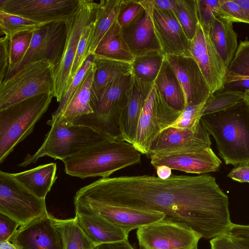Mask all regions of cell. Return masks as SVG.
Returning a JSON list of instances; mask_svg holds the SVG:
<instances>
[{
	"mask_svg": "<svg viewBox=\"0 0 249 249\" xmlns=\"http://www.w3.org/2000/svg\"><path fill=\"white\" fill-rule=\"evenodd\" d=\"M82 197L109 205L165 215L163 221L190 229L205 239L224 235L232 222L228 196L212 176L176 175L101 178L81 188Z\"/></svg>",
	"mask_w": 249,
	"mask_h": 249,
	"instance_id": "obj_1",
	"label": "cell"
},
{
	"mask_svg": "<svg viewBox=\"0 0 249 249\" xmlns=\"http://www.w3.org/2000/svg\"><path fill=\"white\" fill-rule=\"evenodd\" d=\"M200 121L227 164H249V108L244 100L226 110L202 115Z\"/></svg>",
	"mask_w": 249,
	"mask_h": 249,
	"instance_id": "obj_2",
	"label": "cell"
},
{
	"mask_svg": "<svg viewBox=\"0 0 249 249\" xmlns=\"http://www.w3.org/2000/svg\"><path fill=\"white\" fill-rule=\"evenodd\" d=\"M141 154L130 143L106 140L62 160L65 173L81 178H108L114 172L140 163Z\"/></svg>",
	"mask_w": 249,
	"mask_h": 249,
	"instance_id": "obj_3",
	"label": "cell"
},
{
	"mask_svg": "<svg viewBox=\"0 0 249 249\" xmlns=\"http://www.w3.org/2000/svg\"><path fill=\"white\" fill-rule=\"evenodd\" d=\"M131 73L112 81L100 92L91 95L93 113L75 119L72 124L91 128L110 140H122L119 122L126 107L133 82Z\"/></svg>",
	"mask_w": 249,
	"mask_h": 249,
	"instance_id": "obj_4",
	"label": "cell"
},
{
	"mask_svg": "<svg viewBox=\"0 0 249 249\" xmlns=\"http://www.w3.org/2000/svg\"><path fill=\"white\" fill-rule=\"evenodd\" d=\"M53 94H42L0 109V163L33 131Z\"/></svg>",
	"mask_w": 249,
	"mask_h": 249,
	"instance_id": "obj_5",
	"label": "cell"
},
{
	"mask_svg": "<svg viewBox=\"0 0 249 249\" xmlns=\"http://www.w3.org/2000/svg\"><path fill=\"white\" fill-rule=\"evenodd\" d=\"M47 124L51 127L42 145L35 154L27 156L18 164L19 166L25 167L34 163L44 156L62 161L88 147L110 140L106 136L84 125L68 124L58 120H49Z\"/></svg>",
	"mask_w": 249,
	"mask_h": 249,
	"instance_id": "obj_6",
	"label": "cell"
},
{
	"mask_svg": "<svg viewBox=\"0 0 249 249\" xmlns=\"http://www.w3.org/2000/svg\"><path fill=\"white\" fill-rule=\"evenodd\" d=\"M42 94H53V67L35 61L23 65L0 83V109Z\"/></svg>",
	"mask_w": 249,
	"mask_h": 249,
	"instance_id": "obj_7",
	"label": "cell"
},
{
	"mask_svg": "<svg viewBox=\"0 0 249 249\" xmlns=\"http://www.w3.org/2000/svg\"><path fill=\"white\" fill-rule=\"evenodd\" d=\"M99 4V2L92 0H80L73 17L66 22L67 38L64 51L60 62L53 69L54 97L59 103L72 81L71 71L82 34L95 20Z\"/></svg>",
	"mask_w": 249,
	"mask_h": 249,
	"instance_id": "obj_8",
	"label": "cell"
},
{
	"mask_svg": "<svg viewBox=\"0 0 249 249\" xmlns=\"http://www.w3.org/2000/svg\"><path fill=\"white\" fill-rule=\"evenodd\" d=\"M0 213L26 226L47 214L45 199L18 181L11 173L0 171Z\"/></svg>",
	"mask_w": 249,
	"mask_h": 249,
	"instance_id": "obj_9",
	"label": "cell"
},
{
	"mask_svg": "<svg viewBox=\"0 0 249 249\" xmlns=\"http://www.w3.org/2000/svg\"><path fill=\"white\" fill-rule=\"evenodd\" d=\"M181 113L166 104L154 84L142 108L132 145L141 154L147 155L156 137L171 126Z\"/></svg>",
	"mask_w": 249,
	"mask_h": 249,
	"instance_id": "obj_10",
	"label": "cell"
},
{
	"mask_svg": "<svg viewBox=\"0 0 249 249\" xmlns=\"http://www.w3.org/2000/svg\"><path fill=\"white\" fill-rule=\"evenodd\" d=\"M75 214H96L115 224L127 233L134 229L163 220L164 213L103 203L75 195Z\"/></svg>",
	"mask_w": 249,
	"mask_h": 249,
	"instance_id": "obj_11",
	"label": "cell"
},
{
	"mask_svg": "<svg viewBox=\"0 0 249 249\" xmlns=\"http://www.w3.org/2000/svg\"><path fill=\"white\" fill-rule=\"evenodd\" d=\"M140 249H198L202 236L178 224L160 221L138 229Z\"/></svg>",
	"mask_w": 249,
	"mask_h": 249,
	"instance_id": "obj_12",
	"label": "cell"
},
{
	"mask_svg": "<svg viewBox=\"0 0 249 249\" xmlns=\"http://www.w3.org/2000/svg\"><path fill=\"white\" fill-rule=\"evenodd\" d=\"M80 0H0V11L44 24L67 22L79 6Z\"/></svg>",
	"mask_w": 249,
	"mask_h": 249,
	"instance_id": "obj_13",
	"label": "cell"
},
{
	"mask_svg": "<svg viewBox=\"0 0 249 249\" xmlns=\"http://www.w3.org/2000/svg\"><path fill=\"white\" fill-rule=\"evenodd\" d=\"M192 56L199 68L213 94L224 89L228 67L215 48L209 30L198 22L195 36L191 40Z\"/></svg>",
	"mask_w": 249,
	"mask_h": 249,
	"instance_id": "obj_14",
	"label": "cell"
},
{
	"mask_svg": "<svg viewBox=\"0 0 249 249\" xmlns=\"http://www.w3.org/2000/svg\"><path fill=\"white\" fill-rule=\"evenodd\" d=\"M66 38L64 21L47 23L34 31L29 48L14 72L27 63L38 61L49 62L53 69L61 60Z\"/></svg>",
	"mask_w": 249,
	"mask_h": 249,
	"instance_id": "obj_15",
	"label": "cell"
},
{
	"mask_svg": "<svg viewBox=\"0 0 249 249\" xmlns=\"http://www.w3.org/2000/svg\"><path fill=\"white\" fill-rule=\"evenodd\" d=\"M148 157L155 168L165 165L173 170L201 175L218 170L221 164L211 146L160 152Z\"/></svg>",
	"mask_w": 249,
	"mask_h": 249,
	"instance_id": "obj_16",
	"label": "cell"
},
{
	"mask_svg": "<svg viewBox=\"0 0 249 249\" xmlns=\"http://www.w3.org/2000/svg\"><path fill=\"white\" fill-rule=\"evenodd\" d=\"M152 18L156 36L165 56L192 57L191 40L172 11L153 8Z\"/></svg>",
	"mask_w": 249,
	"mask_h": 249,
	"instance_id": "obj_17",
	"label": "cell"
},
{
	"mask_svg": "<svg viewBox=\"0 0 249 249\" xmlns=\"http://www.w3.org/2000/svg\"><path fill=\"white\" fill-rule=\"evenodd\" d=\"M165 57L182 87L185 107L205 103L211 95L210 90L193 58L172 55Z\"/></svg>",
	"mask_w": 249,
	"mask_h": 249,
	"instance_id": "obj_18",
	"label": "cell"
},
{
	"mask_svg": "<svg viewBox=\"0 0 249 249\" xmlns=\"http://www.w3.org/2000/svg\"><path fill=\"white\" fill-rule=\"evenodd\" d=\"M210 134L201 122L196 129L170 126L161 131L152 142L147 155L211 146Z\"/></svg>",
	"mask_w": 249,
	"mask_h": 249,
	"instance_id": "obj_19",
	"label": "cell"
},
{
	"mask_svg": "<svg viewBox=\"0 0 249 249\" xmlns=\"http://www.w3.org/2000/svg\"><path fill=\"white\" fill-rule=\"evenodd\" d=\"M9 241L18 249H63L61 236L49 213L20 227Z\"/></svg>",
	"mask_w": 249,
	"mask_h": 249,
	"instance_id": "obj_20",
	"label": "cell"
},
{
	"mask_svg": "<svg viewBox=\"0 0 249 249\" xmlns=\"http://www.w3.org/2000/svg\"><path fill=\"white\" fill-rule=\"evenodd\" d=\"M140 1L144 8L143 16L137 22L122 31L123 36L134 57L153 52L162 53L152 20L153 8L143 0Z\"/></svg>",
	"mask_w": 249,
	"mask_h": 249,
	"instance_id": "obj_21",
	"label": "cell"
},
{
	"mask_svg": "<svg viewBox=\"0 0 249 249\" xmlns=\"http://www.w3.org/2000/svg\"><path fill=\"white\" fill-rule=\"evenodd\" d=\"M154 84L142 82L133 76L128 102L119 122L123 141L133 143L142 108Z\"/></svg>",
	"mask_w": 249,
	"mask_h": 249,
	"instance_id": "obj_22",
	"label": "cell"
},
{
	"mask_svg": "<svg viewBox=\"0 0 249 249\" xmlns=\"http://www.w3.org/2000/svg\"><path fill=\"white\" fill-rule=\"evenodd\" d=\"M76 221L96 246L128 240L129 233L119 226L96 214H75Z\"/></svg>",
	"mask_w": 249,
	"mask_h": 249,
	"instance_id": "obj_23",
	"label": "cell"
},
{
	"mask_svg": "<svg viewBox=\"0 0 249 249\" xmlns=\"http://www.w3.org/2000/svg\"><path fill=\"white\" fill-rule=\"evenodd\" d=\"M95 73L92 62L85 79L60 114L51 121L58 120L68 124L82 116L93 113L90 105L91 90Z\"/></svg>",
	"mask_w": 249,
	"mask_h": 249,
	"instance_id": "obj_24",
	"label": "cell"
},
{
	"mask_svg": "<svg viewBox=\"0 0 249 249\" xmlns=\"http://www.w3.org/2000/svg\"><path fill=\"white\" fill-rule=\"evenodd\" d=\"M56 163L52 162L11 175L33 194L45 199L56 179Z\"/></svg>",
	"mask_w": 249,
	"mask_h": 249,
	"instance_id": "obj_25",
	"label": "cell"
},
{
	"mask_svg": "<svg viewBox=\"0 0 249 249\" xmlns=\"http://www.w3.org/2000/svg\"><path fill=\"white\" fill-rule=\"evenodd\" d=\"M154 85L170 107L179 112L183 110L185 107L183 91L165 56Z\"/></svg>",
	"mask_w": 249,
	"mask_h": 249,
	"instance_id": "obj_26",
	"label": "cell"
},
{
	"mask_svg": "<svg viewBox=\"0 0 249 249\" xmlns=\"http://www.w3.org/2000/svg\"><path fill=\"white\" fill-rule=\"evenodd\" d=\"M232 23L216 17L209 28L211 39L228 67L238 46L237 35L234 30Z\"/></svg>",
	"mask_w": 249,
	"mask_h": 249,
	"instance_id": "obj_27",
	"label": "cell"
},
{
	"mask_svg": "<svg viewBox=\"0 0 249 249\" xmlns=\"http://www.w3.org/2000/svg\"><path fill=\"white\" fill-rule=\"evenodd\" d=\"M93 54L130 64L135 59L117 20L101 39Z\"/></svg>",
	"mask_w": 249,
	"mask_h": 249,
	"instance_id": "obj_28",
	"label": "cell"
},
{
	"mask_svg": "<svg viewBox=\"0 0 249 249\" xmlns=\"http://www.w3.org/2000/svg\"><path fill=\"white\" fill-rule=\"evenodd\" d=\"M95 73L91 95L100 92L117 78L131 73V64L93 54Z\"/></svg>",
	"mask_w": 249,
	"mask_h": 249,
	"instance_id": "obj_29",
	"label": "cell"
},
{
	"mask_svg": "<svg viewBox=\"0 0 249 249\" xmlns=\"http://www.w3.org/2000/svg\"><path fill=\"white\" fill-rule=\"evenodd\" d=\"M235 88H244L245 90L249 89V40L240 41L233 58L228 67L224 89Z\"/></svg>",
	"mask_w": 249,
	"mask_h": 249,
	"instance_id": "obj_30",
	"label": "cell"
},
{
	"mask_svg": "<svg viewBox=\"0 0 249 249\" xmlns=\"http://www.w3.org/2000/svg\"><path fill=\"white\" fill-rule=\"evenodd\" d=\"M120 2L121 0L99 1L89 46V56L93 55L101 39L116 21Z\"/></svg>",
	"mask_w": 249,
	"mask_h": 249,
	"instance_id": "obj_31",
	"label": "cell"
},
{
	"mask_svg": "<svg viewBox=\"0 0 249 249\" xmlns=\"http://www.w3.org/2000/svg\"><path fill=\"white\" fill-rule=\"evenodd\" d=\"M52 220L59 232L63 249H94L95 246L78 225L75 217L58 219L51 215Z\"/></svg>",
	"mask_w": 249,
	"mask_h": 249,
	"instance_id": "obj_32",
	"label": "cell"
},
{
	"mask_svg": "<svg viewBox=\"0 0 249 249\" xmlns=\"http://www.w3.org/2000/svg\"><path fill=\"white\" fill-rule=\"evenodd\" d=\"M164 58L163 53L159 52H153L135 57L131 64L132 75L142 82L154 83Z\"/></svg>",
	"mask_w": 249,
	"mask_h": 249,
	"instance_id": "obj_33",
	"label": "cell"
},
{
	"mask_svg": "<svg viewBox=\"0 0 249 249\" xmlns=\"http://www.w3.org/2000/svg\"><path fill=\"white\" fill-rule=\"evenodd\" d=\"M173 12L187 37L191 40L195 36L199 22L196 0H177Z\"/></svg>",
	"mask_w": 249,
	"mask_h": 249,
	"instance_id": "obj_34",
	"label": "cell"
},
{
	"mask_svg": "<svg viewBox=\"0 0 249 249\" xmlns=\"http://www.w3.org/2000/svg\"><path fill=\"white\" fill-rule=\"evenodd\" d=\"M44 24H46L0 11L1 35L9 37L23 32H33Z\"/></svg>",
	"mask_w": 249,
	"mask_h": 249,
	"instance_id": "obj_35",
	"label": "cell"
},
{
	"mask_svg": "<svg viewBox=\"0 0 249 249\" xmlns=\"http://www.w3.org/2000/svg\"><path fill=\"white\" fill-rule=\"evenodd\" d=\"M244 91L237 89L223 90L211 94L205 103L203 115L226 110L244 98Z\"/></svg>",
	"mask_w": 249,
	"mask_h": 249,
	"instance_id": "obj_36",
	"label": "cell"
},
{
	"mask_svg": "<svg viewBox=\"0 0 249 249\" xmlns=\"http://www.w3.org/2000/svg\"><path fill=\"white\" fill-rule=\"evenodd\" d=\"M33 33L32 32H23L10 37V67L7 77L16 71L26 54Z\"/></svg>",
	"mask_w": 249,
	"mask_h": 249,
	"instance_id": "obj_37",
	"label": "cell"
},
{
	"mask_svg": "<svg viewBox=\"0 0 249 249\" xmlns=\"http://www.w3.org/2000/svg\"><path fill=\"white\" fill-rule=\"evenodd\" d=\"M144 8L139 0H121L117 22L122 31L137 22L143 15Z\"/></svg>",
	"mask_w": 249,
	"mask_h": 249,
	"instance_id": "obj_38",
	"label": "cell"
},
{
	"mask_svg": "<svg viewBox=\"0 0 249 249\" xmlns=\"http://www.w3.org/2000/svg\"><path fill=\"white\" fill-rule=\"evenodd\" d=\"M94 21L87 26L81 36L71 71L72 81L85 61L90 56L89 55L88 52L92 36Z\"/></svg>",
	"mask_w": 249,
	"mask_h": 249,
	"instance_id": "obj_39",
	"label": "cell"
},
{
	"mask_svg": "<svg viewBox=\"0 0 249 249\" xmlns=\"http://www.w3.org/2000/svg\"><path fill=\"white\" fill-rule=\"evenodd\" d=\"M205 103L196 106H186L171 126L196 129L201 124Z\"/></svg>",
	"mask_w": 249,
	"mask_h": 249,
	"instance_id": "obj_40",
	"label": "cell"
},
{
	"mask_svg": "<svg viewBox=\"0 0 249 249\" xmlns=\"http://www.w3.org/2000/svg\"><path fill=\"white\" fill-rule=\"evenodd\" d=\"M93 59V55H90L75 74L69 88L65 93L61 101L59 103V106L57 109L53 113L52 119L55 118L60 114L82 83L92 64Z\"/></svg>",
	"mask_w": 249,
	"mask_h": 249,
	"instance_id": "obj_41",
	"label": "cell"
},
{
	"mask_svg": "<svg viewBox=\"0 0 249 249\" xmlns=\"http://www.w3.org/2000/svg\"><path fill=\"white\" fill-rule=\"evenodd\" d=\"M217 17L232 23L249 24V14L234 0H220Z\"/></svg>",
	"mask_w": 249,
	"mask_h": 249,
	"instance_id": "obj_42",
	"label": "cell"
},
{
	"mask_svg": "<svg viewBox=\"0 0 249 249\" xmlns=\"http://www.w3.org/2000/svg\"><path fill=\"white\" fill-rule=\"evenodd\" d=\"M196 3L199 23L209 30L213 19L217 17L220 0H196Z\"/></svg>",
	"mask_w": 249,
	"mask_h": 249,
	"instance_id": "obj_43",
	"label": "cell"
},
{
	"mask_svg": "<svg viewBox=\"0 0 249 249\" xmlns=\"http://www.w3.org/2000/svg\"><path fill=\"white\" fill-rule=\"evenodd\" d=\"M236 249H249V224L231 223L225 233Z\"/></svg>",
	"mask_w": 249,
	"mask_h": 249,
	"instance_id": "obj_44",
	"label": "cell"
},
{
	"mask_svg": "<svg viewBox=\"0 0 249 249\" xmlns=\"http://www.w3.org/2000/svg\"><path fill=\"white\" fill-rule=\"evenodd\" d=\"M10 67V37L3 36L0 38V83L8 76Z\"/></svg>",
	"mask_w": 249,
	"mask_h": 249,
	"instance_id": "obj_45",
	"label": "cell"
},
{
	"mask_svg": "<svg viewBox=\"0 0 249 249\" xmlns=\"http://www.w3.org/2000/svg\"><path fill=\"white\" fill-rule=\"evenodd\" d=\"M18 227L20 225L18 222L0 213V241H9Z\"/></svg>",
	"mask_w": 249,
	"mask_h": 249,
	"instance_id": "obj_46",
	"label": "cell"
},
{
	"mask_svg": "<svg viewBox=\"0 0 249 249\" xmlns=\"http://www.w3.org/2000/svg\"><path fill=\"white\" fill-rule=\"evenodd\" d=\"M228 176L240 182H249V164L239 165L233 168Z\"/></svg>",
	"mask_w": 249,
	"mask_h": 249,
	"instance_id": "obj_47",
	"label": "cell"
},
{
	"mask_svg": "<svg viewBox=\"0 0 249 249\" xmlns=\"http://www.w3.org/2000/svg\"><path fill=\"white\" fill-rule=\"evenodd\" d=\"M144 2L154 9L160 10L174 11L177 0H144Z\"/></svg>",
	"mask_w": 249,
	"mask_h": 249,
	"instance_id": "obj_48",
	"label": "cell"
},
{
	"mask_svg": "<svg viewBox=\"0 0 249 249\" xmlns=\"http://www.w3.org/2000/svg\"><path fill=\"white\" fill-rule=\"evenodd\" d=\"M211 249H236L230 239L222 235L210 240Z\"/></svg>",
	"mask_w": 249,
	"mask_h": 249,
	"instance_id": "obj_49",
	"label": "cell"
},
{
	"mask_svg": "<svg viewBox=\"0 0 249 249\" xmlns=\"http://www.w3.org/2000/svg\"><path fill=\"white\" fill-rule=\"evenodd\" d=\"M94 249H135L128 242V240L104 243L96 246Z\"/></svg>",
	"mask_w": 249,
	"mask_h": 249,
	"instance_id": "obj_50",
	"label": "cell"
},
{
	"mask_svg": "<svg viewBox=\"0 0 249 249\" xmlns=\"http://www.w3.org/2000/svg\"><path fill=\"white\" fill-rule=\"evenodd\" d=\"M155 169L158 177L160 178L163 179H167L172 175V169L166 166H159L155 168Z\"/></svg>",
	"mask_w": 249,
	"mask_h": 249,
	"instance_id": "obj_51",
	"label": "cell"
},
{
	"mask_svg": "<svg viewBox=\"0 0 249 249\" xmlns=\"http://www.w3.org/2000/svg\"><path fill=\"white\" fill-rule=\"evenodd\" d=\"M0 249H18V247L10 241H0Z\"/></svg>",
	"mask_w": 249,
	"mask_h": 249,
	"instance_id": "obj_52",
	"label": "cell"
},
{
	"mask_svg": "<svg viewBox=\"0 0 249 249\" xmlns=\"http://www.w3.org/2000/svg\"><path fill=\"white\" fill-rule=\"evenodd\" d=\"M249 14V0H234Z\"/></svg>",
	"mask_w": 249,
	"mask_h": 249,
	"instance_id": "obj_53",
	"label": "cell"
},
{
	"mask_svg": "<svg viewBox=\"0 0 249 249\" xmlns=\"http://www.w3.org/2000/svg\"><path fill=\"white\" fill-rule=\"evenodd\" d=\"M243 100L247 104L249 108V89H247L244 91Z\"/></svg>",
	"mask_w": 249,
	"mask_h": 249,
	"instance_id": "obj_54",
	"label": "cell"
}]
</instances>
